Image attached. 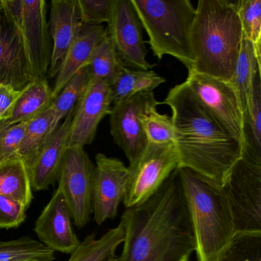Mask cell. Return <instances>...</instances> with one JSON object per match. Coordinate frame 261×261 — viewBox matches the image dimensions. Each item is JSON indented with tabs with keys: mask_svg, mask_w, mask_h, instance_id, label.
Returning <instances> with one entry per match:
<instances>
[{
	"mask_svg": "<svg viewBox=\"0 0 261 261\" xmlns=\"http://www.w3.org/2000/svg\"><path fill=\"white\" fill-rule=\"evenodd\" d=\"M119 261H188L196 241L178 169L146 201L126 208Z\"/></svg>",
	"mask_w": 261,
	"mask_h": 261,
	"instance_id": "1",
	"label": "cell"
},
{
	"mask_svg": "<svg viewBox=\"0 0 261 261\" xmlns=\"http://www.w3.org/2000/svg\"><path fill=\"white\" fill-rule=\"evenodd\" d=\"M172 111L178 168H186L222 188L244 146L197 98L186 82L169 90L164 101Z\"/></svg>",
	"mask_w": 261,
	"mask_h": 261,
	"instance_id": "2",
	"label": "cell"
},
{
	"mask_svg": "<svg viewBox=\"0 0 261 261\" xmlns=\"http://www.w3.org/2000/svg\"><path fill=\"white\" fill-rule=\"evenodd\" d=\"M243 39L235 1L199 0L191 30V70L231 82Z\"/></svg>",
	"mask_w": 261,
	"mask_h": 261,
	"instance_id": "3",
	"label": "cell"
},
{
	"mask_svg": "<svg viewBox=\"0 0 261 261\" xmlns=\"http://www.w3.org/2000/svg\"><path fill=\"white\" fill-rule=\"evenodd\" d=\"M196 241L198 261H215L235 234L223 188L186 168L178 169Z\"/></svg>",
	"mask_w": 261,
	"mask_h": 261,
	"instance_id": "4",
	"label": "cell"
},
{
	"mask_svg": "<svg viewBox=\"0 0 261 261\" xmlns=\"http://www.w3.org/2000/svg\"><path fill=\"white\" fill-rule=\"evenodd\" d=\"M154 56H170L190 71L191 30L195 8L189 0H131Z\"/></svg>",
	"mask_w": 261,
	"mask_h": 261,
	"instance_id": "5",
	"label": "cell"
},
{
	"mask_svg": "<svg viewBox=\"0 0 261 261\" xmlns=\"http://www.w3.org/2000/svg\"><path fill=\"white\" fill-rule=\"evenodd\" d=\"M235 233L261 232V153L246 143L223 186Z\"/></svg>",
	"mask_w": 261,
	"mask_h": 261,
	"instance_id": "6",
	"label": "cell"
},
{
	"mask_svg": "<svg viewBox=\"0 0 261 261\" xmlns=\"http://www.w3.org/2000/svg\"><path fill=\"white\" fill-rule=\"evenodd\" d=\"M4 10L14 23L36 79H46L53 47L45 0H4Z\"/></svg>",
	"mask_w": 261,
	"mask_h": 261,
	"instance_id": "7",
	"label": "cell"
},
{
	"mask_svg": "<svg viewBox=\"0 0 261 261\" xmlns=\"http://www.w3.org/2000/svg\"><path fill=\"white\" fill-rule=\"evenodd\" d=\"M179 160L174 143H148L143 153L128 168L127 183L123 202L126 208L150 198L171 174Z\"/></svg>",
	"mask_w": 261,
	"mask_h": 261,
	"instance_id": "8",
	"label": "cell"
},
{
	"mask_svg": "<svg viewBox=\"0 0 261 261\" xmlns=\"http://www.w3.org/2000/svg\"><path fill=\"white\" fill-rule=\"evenodd\" d=\"M95 165L85 149L68 146L59 171V188L76 227L87 225L93 214Z\"/></svg>",
	"mask_w": 261,
	"mask_h": 261,
	"instance_id": "9",
	"label": "cell"
},
{
	"mask_svg": "<svg viewBox=\"0 0 261 261\" xmlns=\"http://www.w3.org/2000/svg\"><path fill=\"white\" fill-rule=\"evenodd\" d=\"M185 82L223 127L245 146V114L233 84L193 70Z\"/></svg>",
	"mask_w": 261,
	"mask_h": 261,
	"instance_id": "10",
	"label": "cell"
},
{
	"mask_svg": "<svg viewBox=\"0 0 261 261\" xmlns=\"http://www.w3.org/2000/svg\"><path fill=\"white\" fill-rule=\"evenodd\" d=\"M153 92L140 93L114 103L110 114L111 134L114 143L124 152L129 164L140 158L148 145L141 123L143 114L161 105Z\"/></svg>",
	"mask_w": 261,
	"mask_h": 261,
	"instance_id": "11",
	"label": "cell"
},
{
	"mask_svg": "<svg viewBox=\"0 0 261 261\" xmlns=\"http://www.w3.org/2000/svg\"><path fill=\"white\" fill-rule=\"evenodd\" d=\"M106 33L126 68L152 69L153 65L146 59L143 27L131 0H115Z\"/></svg>",
	"mask_w": 261,
	"mask_h": 261,
	"instance_id": "12",
	"label": "cell"
},
{
	"mask_svg": "<svg viewBox=\"0 0 261 261\" xmlns=\"http://www.w3.org/2000/svg\"><path fill=\"white\" fill-rule=\"evenodd\" d=\"M93 214L94 220L101 225L114 219L126 193L128 168L117 158L98 153L95 156Z\"/></svg>",
	"mask_w": 261,
	"mask_h": 261,
	"instance_id": "13",
	"label": "cell"
},
{
	"mask_svg": "<svg viewBox=\"0 0 261 261\" xmlns=\"http://www.w3.org/2000/svg\"><path fill=\"white\" fill-rule=\"evenodd\" d=\"M111 86L103 81L91 79L75 106L68 146L84 148L92 143L99 123L111 114Z\"/></svg>",
	"mask_w": 261,
	"mask_h": 261,
	"instance_id": "14",
	"label": "cell"
},
{
	"mask_svg": "<svg viewBox=\"0 0 261 261\" xmlns=\"http://www.w3.org/2000/svg\"><path fill=\"white\" fill-rule=\"evenodd\" d=\"M36 80L20 36L4 9L0 11V85L20 91Z\"/></svg>",
	"mask_w": 261,
	"mask_h": 261,
	"instance_id": "15",
	"label": "cell"
},
{
	"mask_svg": "<svg viewBox=\"0 0 261 261\" xmlns=\"http://www.w3.org/2000/svg\"><path fill=\"white\" fill-rule=\"evenodd\" d=\"M71 218L68 204L57 189L36 220L35 233L53 251L71 255L81 244L73 230Z\"/></svg>",
	"mask_w": 261,
	"mask_h": 261,
	"instance_id": "16",
	"label": "cell"
},
{
	"mask_svg": "<svg viewBox=\"0 0 261 261\" xmlns=\"http://www.w3.org/2000/svg\"><path fill=\"white\" fill-rule=\"evenodd\" d=\"M74 110L75 108L59 125L56 132L45 142L29 167L33 190H46L57 181L64 155L69 144Z\"/></svg>",
	"mask_w": 261,
	"mask_h": 261,
	"instance_id": "17",
	"label": "cell"
},
{
	"mask_svg": "<svg viewBox=\"0 0 261 261\" xmlns=\"http://www.w3.org/2000/svg\"><path fill=\"white\" fill-rule=\"evenodd\" d=\"M82 25L77 0L51 1L48 24L53 42L48 74L50 77L57 76L67 53L79 34Z\"/></svg>",
	"mask_w": 261,
	"mask_h": 261,
	"instance_id": "18",
	"label": "cell"
},
{
	"mask_svg": "<svg viewBox=\"0 0 261 261\" xmlns=\"http://www.w3.org/2000/svg\"><path fill=\"white\" fill-rule=\"evenodd\" d=\"M106 29L101 25L83 24L79 34L70 47L57 74L53 88V98L56 99L71 77L85 65H88L97 45L106 36Z\"/></svg>",
	"mask_w": 261,
	"mask_h": 261,
	"instance_id": "19",
	"label": "cell"
},
{
	"mask_svg": "<svg viewBox=\"0 0 261 261\" xmlns=\"http://www.w3.org/2000/svg\"><path fill=\"white\" fill-rule=\"evenodd\" d=\"M0 195L21 203L27 209L31 205L33 193L30 172L19 157L0 162Z\"/></svg>",
	"mask_w": 261,
	"mask_h": 261,
	"instance_id": "20",
	"label": "cell"
},
{
	"mask_svg": "<svg viewBox=\"0 0 261 261\" xmlns=\"http://www.w3.org/2000/svg\"><path fill=\"white\" fill-rule=\"evenodd\" d=\"M123 240L124 227L120 221L100 238L97 239L94 233L85 237L68 261H119L117 247L123 244Z\"/></svg>",
	"mask_w": 261,
	"mask_h": 261,
	"instance_id": "21",
	"label": "cell"
},
{
	"mask_svg": "<svg viewBox=\"0 0 261 261\" xmlns=\"http://www.w3.org/2000/svg\"><path fill=\"white\" fill-rule=\"evenodd\" d=\"M53 88L46 79H37L22 90L13 108L9 124L28 122L45 112L53 105Z\"/></svg>",
	"mask_w": 261,
	"mask_h": 261,
	"instance_id": "22",
	"label": "cell"
},
{
	"mask_svg": "<svg viewBox=\"0 0 261 261\" xmlns=\"http://www.w3.org/2000/svg\"><path fill=\"white\" fill-rule=\"evenodd\" d=\"M166 79L152 71L129 69L124 68L111 84L113 105L130 98L140 93L152 92Z\"/></svg>",
	"mask_w": 261,
	"mask_h": 261,
	"instance_id": "23",
	"label": "cell"
},
{
	"mask_svg": "<svg viewBox=\"0 0 261 261\" xmlns=\"http://www.w3.org/2000/svg\"><path fill=\"white\" fill-rule=\"evenodd\" d=\"M91 80L88 65H85L71 77L58 94L51 105L53 119L48 138L56 132L71 111L75 108L81 97L85 94Z\"/></svg>",
	"mask_w": 261,
	"mask_h": 261,
	"instance_id": "24",
	"label": "cell"
},
{
	"mask_svg": "<svg viewBox=\"0 0 261 261\" xmlns=\"http://www.w3.org/2000/svg\"><path fill=\"white\" fill-rule=\"evenodd\" d=\"M261 59L258 57L250 41L244 39L231 83L234 86L245 114L252 82L256 73L261 71Z\"/></svg>",
	"mask_w": 261,
	"mask_h": 261,
	"instance_id": "25",
	"label": "cell"
},
{
	"mask_svg": "<svg viewBox=\"0 0 261 261\" xmlns=\"http://www.w3.org/2000/svg\"><path fill=\"white\" fill-rule=\"evenodd\" d=\"M88 65L91 79L103 81L109 85L126 68L107 34L94 50Z\"/></svg>",
	"mask_w": 261,
	"mask_h": 261,
	"instance_id": "26",
	"label": "cell"
},
{
	"mask_svg": "<svg viewBox=\"0 0 261 261\" xmlns=\"http://www.w3.org/2000/svg\"><path fill=\"white\" fill-rule=\"evenodd\" d=\"M55 252L29 236L0 241V261H54Z\"/></svg>",
	"mask_w": 261,
	"mask_h": 261,
	"instance_id": "27",
	"label": "cell"
},
{
	"mask_svg": "<svg viewBox=\"0 0 261 261\" xmlns=\"http://www.w3.org/2000/svg\"><path fill=\"white\" fill-rule=\"evenodd\" d=\"M53 119L51 106L36 118L27 122L23 139L18 151V157L30 167L38 152L48 140Z\"/></svg>",
	"mask_w": 261,
	"mask_h": 261,
	"instance_id": "28",
	"label": "cell"
},
{
	"mask_svg": "<svg viewBox=\"0 0 261 261\" xmlns=\"http://www.w3.org/2000/svg\"><path fill=\"white\" fill-rule=\"evenodd\" d=\"M215 261H261V232L235 233Z\"/></svg>",
	"mask_w": 261,
	"mask_h": 261,
	"instance_id": "29",
	"label": "cell"
},
{
	"mask_svg": "<svg viewBox=\"0 0 261 261\" xmlns=\"http://www.w3.org/2000/svg\"><path fill=\"white\" fill-rule=\"evenodd\" d=\"M246 143L261 153V71L252 82L245 111Z\"/></svg>",
	"mask_w": 261,
	"mask_h": 261,
	"instance_id": "30",
	"label": "cell"
},
{
	"mask_svg": "<svg viewBox=\"0 0 261 261\" xmlns=\"http://www.w3.org/2000/svg\"><path fill=\"white\" fill-rule=\"evenodd\" d=\"M244 39L250 41L261 59V0L235 1Z\"/></svg>",
	"mask_w": 261,
	"mask_h": 261,
	"instance_id": "31",
	"label": "cell"
},
{
	"mask_svg": "<svg viewBox=\"0 0 261 261\" xmlns=\"http://www.w3.org/2000/svg\"><path fill=\"white\" fill-rule=\"evenodd\" d=\"M141 123L148 143L164 144L174 143V128L172 119L167 114H161L157 109L143 114Z\"/></svg>",
	"mask_w": 261,
	"mask_h": 261,
	"instance_id": "32",
	"label": "cell"
},
{
	"mask_svg": "<svg viewBox=\"0 0 261 261\" xmlns=\"http://www.w3.org/2000/svg\"><path fill=\"white\" fill-rule=\"evenodd\" d=\"M115 0H77L81 22L85 25L108 23Z\"/></svg>",
	"mask_w": 261,
	"mask_h": 261,
	"instance_id": "33",
	"label": "cell"
},
{
	"mask_svg": "<svg viewBox=\"0 0 261 261\" xmlns=\"http://www.w3.org/2000/svg\"><path fill=\"white\" fill-rule=\"evenodd\" d=\"M27 122L9 124L0 122V162L18 157Z\"/></svg>",
	"mask_w": 261,
	"mask_h": 261,
	"instance_id": "34",
	"label": "cell"
},
{
	"mask_svg": "<svg viewBox=\"0 0 261 261\" xmlns=\"http://www.w3.org/2000/svg\"><path fill=\"white\" fill-rule=\"evenodd\" d=\"M27 211L21 203L0 195V229L19 227L27 219Z\"/></svg>",
	"mask_w": 261,
	"mask_h": 261,
	"instance_id": "35",
	"label": "cell"
},
{
	"mask_svg": "<svg viewBox=\"0 0 261 261\" xmlns=\"http://www.w3.org/2000/svg\"><path fill=\"white\" fill-rule=\"evenodd\" d=\"M22 91H15L7 86L0 88V122L6 121L10 118L13 108Z\"/></svg>",
	"mask_w": 261,
	"mask_h": 261,
	"instance_id": "36",
	"label": "cell"
},
{
	"mask_svg": "<svg viewBox=\"0 0 261 261\" xmlns=\"http://www.w3.org/2000/svg\"><path fill=\"white\" fill-rule=\"evenodd\" d=\"M4 9V0H0V11Z\"/></svg>",
	"mask_w": 261,
	"mask_h": 261,
	"instance_id": "37",
	"label": "cell"
},
{
	"mask_svg": "<svg viewBox=\"0 0 261 261\" xmlns=\"http://www.w3.org/2000/svg\"><path fill=\"white\" fill-rule=\"evenodd\" d=\"M2 86H4V85H0V88H1Z\"/></svg>",
	"mask_w": 261,
	"mask_h": 261,
	"instance_id": "38",
	"label": "cell"
},
{
	"mask_svg": "<svg viewBox=\"0 0 261 261\" xmlns=\"http://www.w3.org/2000/svg\"><path fill=\"white\" fill-rule=\"evenodd\" d=\"M188 261H190V259H189V260H188Z\"/></svg>",
	"mask_w": 261,
	"mask_h": 261,
	"instance_id": "39",
	"label": "cell"
}]
</instances>
